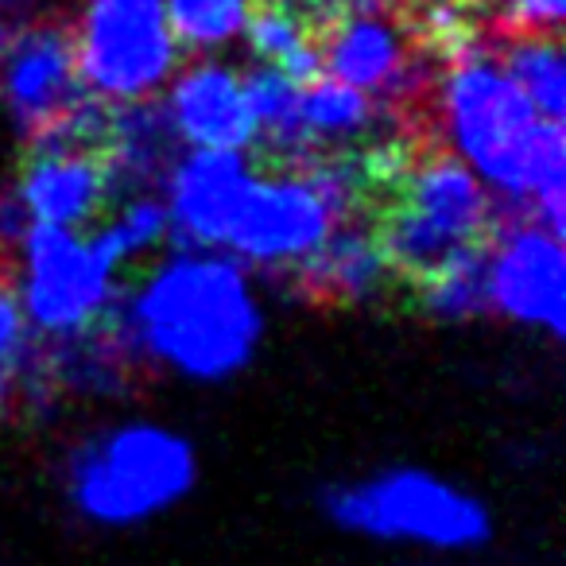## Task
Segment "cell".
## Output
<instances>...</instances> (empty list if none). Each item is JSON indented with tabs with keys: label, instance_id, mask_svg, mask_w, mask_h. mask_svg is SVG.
Segmentation results:
<instances>
[{
	"label": "cell",
	"instance_id": "1",
	"mask_svg": "<svg viewBox=\"0 0 566 566\" xmlns=\"http://www.w3.org/2000/svg\"><path fill=\"white\" fill-rule=\"evenodd\" d=\"M105 326L133 365L151 361L175 377L221 385L256 357L264 311L237 256L179 249L128 295H113Z\"/></svg>",
	"mask_w": 566,
	"mask_h": 566
},
{
	"label": "cell",
	"instance_id": "2",
	"mask_svg": "<svg viewBox=\"0 0 566 566\" xmlns=\"http://www.w3.org/2000/svg\"><path fill=\"white\" fill-rule=\"evenodd\" d=\"M365 218L396 280L419 287L465 249L489 241L496 229V202L454 151L419 144L373 198Z\"/></svg>",
	"mask_w": 566,
	"mask_h": 566
},
{
	"label": "cell",
	"instance_id": "3",
	"mask_svg": "<svg viewBox=\"0 0 566 566\" xmlns=\"http://www.w3.org/2000/svg\"><path fill=\"white\" fill-rule=\"evenodd\" d=\"M434 117L442 148L454 151L496 195V226L532 218L524 202V179L547 117L535 113L501 59H489L473 48L450 59L434 86Z\"/></svg>",
	"mask_w": 566,
	"mask_h": 566
},
{
	"label": "cell",
	"instance_id": "4",
	"mask_svg": "<svg viewBox=\"0 0 566 566\" xmlns=\"http://www.w3.org/2000/svg\"><path fill=\"white\" fill-rule=\"evenodd\" d=\"M198 481L187 434L164 423H120L94 431L66 458V496L102 527H133L175 509Z\"/></svg>",
	"mask_w": 566,
	"mask_h": 566
},
{
	"label": "cell",
	"instance_id": "5",
	"mask_svg": "<svg viewBox=\"0 0 566 566\" xmlns=\"http://www.w3.org/2000/svg\"><path fill=\"white\" fill-rule=\"evenodd\" d=\"M326 516L346 532L431 551H473L493 535L489 509L439 473L400 465L326 493Z\"/></svg>",
	"mask_w": 566,
	"mask_h": 566
},
{
	"label": "cell",
	"instance_id": "6",
	"mask_svg": "<svg viewBox=\"0 0 566 566\" xmlns=\"http://www.w3.org/2000/svg\"><path fill=\"white\" fill-rule=\"evenodd\" d=\"M71 32L82 86L105 105L148 102L179 66L164 0H86Z\"/></svg>",
	"mask_w": 566,
	"mask_h": 566
},
{
	"label": "cell",
	"instance_id": "7",
	"mask_svg": "<svg viewBox=\"0 0 566 566\" xmlns=\"http://www.w3.org/2000/svg\"><path fill=\"white\" fill-rule=\"evenodd\" d=\"M20 252L24 264H20L17 295L35 331L55 338L102 323L117 295V275L94 256L86 237L74 229L28 226L20 237Z\"/></svg>",
	"mask_w": 566,
	"mask_h": 566
},
{
	"label": "cell",
	"instance_id": "8",
	"mask_svg": "<svg viewBox=\"0 0 566 566\" xmlns=\"http://www.w3.org/2000/svg\"><path fill=\"white\" fill-rule=\"evenodd\" d=\"M411 20L396 0H361L318 40L323 74L361 90L392 109H411L427 94L423 63Z\"/></svg>",
	"mask_w": 566,
	"mask_h": 566
},
{
	"label": "cell",
	"instance_id": "9",
	"mask_svg": "<svg viewBox=\"0 0 566 566\" xmlns=\"http://www.w3.org/2000/svg\"><path fill=\"white\" fill-rule=\"evenodd\" d=\"M489 311L516 326H539L551 338L566 334V252L563 237L539 221L516 218L496 226L489 249Z\"/></svg>",
	"mask_w": 566,
	"mask_h": 566
},
{
	"label": "cell",
	"instance_id": "10",
	"mask_svg": "<svg viewBox=\"0 0 566 566\" xmlns=\"http://www.w3.org/2000/svg\"><path fill=\"white\" fill-rule=\"evenodd\" d=\"M74 63V32L66 24H24L0 63V102L12 128L24 136L48 133L74 105L86 102Z\"/></svg>",
	"mask_w": 566,
	"mask_h": 566
},
{
	"label": "cell",
	"instance_id": "11",
	"mask_svg": "<svg viewBox=\"0 0 566 566\" xmlns=\"http://www.w3.org/2000/svg\"><path fill=\"white\" fill-rule=\"evenodd\" d=\"M256 167L233 148H187L164 179V210L182 249H226Z\"/></svg>",
	"mask_w": 566,
	"mask_h": 566
},
{
	"label": "cell",
	"instance_id": "12",
	"mask_svg": "<svg viewBox=\"0 0 566 566\" xmlns=\"http://www.w3.org/2000/svg\"><path fill=\"white\" fill-rule=\"evenodd\" d=\"M12 195L24 206L28 226H90L109 202L105 148L59 133H40L35 140H28L24 167H20V182Z\"/></svg>",
	"mask_w": 566,
	"mask_h": 566
},
{
	"label": "cell",
	"instance_id": "13",
	"mask_svg": "<svg viewBox=\"0 0 566 566\" xmlns=\"http://www.w3.org/2000/svg\"><path fill=\"white\" fill-rule=\"evenodd\" d=\"M164 109L179 140H187L190 148L249 151L256 144V120L244 97V82L226 63L187 66L175 78Z\"/></svg>",
	"mask_w": 566,
	"mask_h": 566
},
{
	"label": "cell",
	"instance_id": "14",
	"mask_svg": "<svg viewBox=\"0 0 566 566\" xmlns=\"http://www.w3.org/2000/svg\"><path fill=\"white\" fill-rule=\"evenodd\" d=\"M295 283H300L303 295L318 303L357 307V303L385 300L400 280L388 268V256L380 249L377 233H373L369 218L354 213V218L334 226L323 249L295 272Z\"/></svg>",
	"mask_w": 566,
	"mask_h": 566
},
{
	"label": "cell",
	"instance_id": "15",
	"mask_svg": "<svg viewBox=\"0 0 566 566\" xmlns=\"http://www.w3.org/2000/svg\"><path fill=\"white\" fill-rule=\"evenodd\" d=\"M179 156V133L164 105L133 102L117 105L105 144V187L109 202L156 195Z\"/></svg>",
	"mask_w": 566,
	"mask_h": 566
},
{
	"label": "cell",
	"instance_id": "16",
	"mask_svg": "<svg viewBox=\"0 0 566 566\" xmlns=\"http://www.w3.org/2000/svg\"><path fill=\"white\" fill-rule=\"evenodd\" d=\"M416 303L434 323H473L489 315V241L465 249L416 287Z\"/></svg>",
	"mask_w": 566,
	"mask_h": 566
},
{
	"label": "cell",
	"instance_id": "17",
	"mask_svg": "<svg viewBox=\"0 0 566 566\" xmlns=\"http://www.w3.org/2000/svg\"><path fill=\"white\" fill-rule=\"evenodd\" d=\"M501 66L516 78L539 117H566V63L558 35H509Z\"/></svg>",
	"mask_w": 566,
	"mask_h": 566
},
{
	"label": "cell",
	"instance_id": "18",
	"mask_svg": "<svg viewBox=\"0 0 566 566\" xmlns=\"http://www.w3.org/2000/svg\"><path fill=\"white\" fill-rule=\"evenodd\" d=\"M171 237V226H167V210L164 198L156 195H140L120 202L117 218H109L94 237H86L94 256L109 268L113 275H120V268L136 264L144 252L159 249V244Z\"/></svg>",
	"mask_w": 566,
	"mask_h": 566
},
{
	"label": "cell",
	"instance_id": "19",
	"mask_svg": "<svg viewBox=\"0 0 566 566\" xmlns=\"http://www.w3.org/2000/svg\"><path fill=\"white\" fill-rule=\"evenodd\" d=\"M256 0H164L179 51H218L244 35Z\"/></svg>",
	"mask_w": 566,
	"mask_h": 566
},
{
	"label": "cell",
	"instance_id": "20",
	"mask_svg": "<svg viewBox=\"0 0 566 566\" xmlns=\"http://www.w3.org/2000/svg\"><path fill=\"white\" fill-rule=\"evenodd\" d=\"M28 354V318L17 295V275L0 272V411L20 392V369Z\"/></svg>",
	"mask_w": 566,
	"mask_h": 566
},
{
	"label": "cell",
	"instance_id": "21",
	"mask_svg": "<svg viewBox=\"0 0 566 566\" xmlns=\"http://www.w3.org/2000/svg\"><path fill=\"white\" fill-rule=\"evenodd\" d=\"M566 0H509L501 20L504 35H558Z\"/></svg>",
	"mask_w": 566,
	"mask_h": 566
},
{
	"label": "cell",
	"instance_id": "22",
	"mask_svg": "<svg viewBox=\"0 0 566 566\" xmlns=\"http://www.w3.org/2000/svg\"><path fill=\"white\" fill-rule=\"evenodd\" d=\"M272 4L287 12V17L300 20L303 32H307L318 48V40H323V35L331 32L346 12H354L361 0H272Z\"/></svg>",
	"mask_w": 566,
	"mask_h": 566
},
{
	"label": "cell",
	"instance_id": "23",
	"mask_svg": "<svg viewBox=\"0 0 566 566\" xmlns=\"http://www.w3.org/2000/svg\"><path fill=\"white\" fill-rule=\"evenodd\" d=\"M20 28H9V24H0V63H4V51H9L12 35H17Z\"/></svg>",
	"mask_w": 566,
	"mask_h": 566
},
{
	"label": "cell",
	"instance_id": "24",
	"mask_svg": "<svg viewBox=\"0 0 566 566\" xmlns=\"http://www.w3.org/2000/svg\"><path fill=\"white\" fill-rule=\"evenodd\" d=\"M458 4H462V9H470V4L478 9V4H493V0H458Z\"/></svg>",
	"mask_w": 566,
	"mask_h": 566
}]
</instances>
